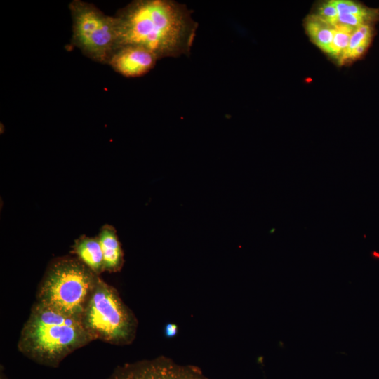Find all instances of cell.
<instances>
[{
    "label": "cell",
    "instance_id": "cell-1",
    "mask_svg": "<svg viewBox=\"0 0 379 379\" xmlns=\"http://www.w3.org/2000/svg\"><path fill=\"white\" fill-rule=\"evenodd\" d=\"M114 16L118 48L140 46L158 60L189 55L198 28L187 6L173 0H135Z\"/></svg>",
    "mask_w": 379,
    "mask_h": 379
},
{
    "label": "cell",
    "instance_id": "cell-11",
    "mask_svg": "<svg viewBox=\"0 0 379 379\" xmlns=\"http://www.w3.org/2000/svg\"><path fill=\"white\" fill-rule=\"evenodd\" d=\"M354 28L337 25L335 26L333 38L331 46L330 55L340 61L345 54Z\"/></svg>",
    "mask_w": 379,
    "mask_h": 379
},
{
    "label": "cell",
    "instance_id": "cell-7",
    "mask_svg": "<svg viewBox=\"0 0 379 379\" xmlns=\"http://www.w3.org/2000/svg\"><path fill=\"white\" fill-rule=\"evenodd\" d=\"M157 58L148 50L136 46L119 47L107 65L126 77H138L149 72L156 65Z\"/></svg>",
    "mask_w": 379,
    "mask_h": 379
},
{
    "label": "cell",
    "instance_id": "cell-14",
    "mask_svg": "<svg viewBox=\"0 0 379 379\" xmlns=\"http://www.w3.org/2000/svg\"><path fill=\"white\" fill-rule=\"evenodd\" d=\"M316 15L334 27L338 24V12L333 0L322 3L317 8Z\"/></svg>",
    "mask_w": 379,
    "mask_h": 379
},
{
    "label": "cell",
    "instance_id": "cell-2",
    "mask_svg": "<svg viewBox=\"0 0 379 379\" xmlns=\"http://www.w3.org/2000/svg\"><path fill=\"white\" fill-rule=\"evenodd\" d=\"M93 340L79 319L36 302L21 330L18 348L35 361L55 366Z\"/></svg>",
    "mask_w": 379,
    "mask_h": 379
},
{
    "label": "cell",
    "instance_id": "cell-10",
    "mask_svg": "<svg viewBox=\"0 0 379 379\" xmlns=\"http://www.w3.org/2000/svg\"><path fill=\"white\" fill-rule=\"evenodd\" d=\"M305 27L312 41L324 52L330 54L335 27L314 14L307 16Z\"/></svg>",
    "mask_w": 379,
    "mask_h": 379
},
{
    "label": "cell",
    "instance_id": "cell-12",
    "mask_svg": "<svg viewBox=\"0 0 379 379\" xmlns=\"http://www.w3.org/2000/svg\"><path fill=\"white\" fill-rule=\"evenodd\" d=\"M338 13H348L373 22L376 20V11L368 8L359 3L349 0H333Z\"/></svg>",
    "mask_w": 379,
    "mask_h": 379
},
{
    "label": "cell",
    "instance_id": "cell-4",
    "mask_svg": "<svg viewBox=\"0 0 379 379\" xmlns=\"http://www.w3.org/2000/svg\"><path fill=\"white\" fill-rule=\"evenodd\" d=\"M80 321L95 340L116 345L134 340L138 320L118 291L100 277L86 304Z\"/></svg>",
    "mask_w": 379,
    "mask_h": 379
},
{
    "label": "cell",
    "instance_id": "cell-8",
    "mask_svg": "<svg viewBox=\"0 0 379 379\" xmlns=\"http://www.w3.org/2000/svg\"><path fill=\"white\" fill-rule=\"evenodd\" d=\"M98 238L102 251L105 271H119L124 264V253L115 229L105 225L100 230Z\"/></svg>",
    "mask_w": 379,
    "mask_h": 379
},
{
    "label": "cell",
    "instance_id": "cell-6",
    "mask_svg": "<svg viewBox=\"0 0 379 379\" xmlns=\"http://www.w3.org/2000/svg\"><path fill=\"white\" fill-rule=\"evenodd\" d=\"M108 379H208L200 371L177 364L165 357H158L117 368Z\"/></svg>",
    "mask_w": 379,
    "mask_h": 379
},
{
    "label": "cell",
    "instance_id": "cell-13",
    "mask_svg": "<svg viewBox=\"0 0 379 379\" xmlns=\"http://www.w3.org/2000/svg\"><path fill=\"white\" fill-rule=\"evenodd\" d=\"M373 31L371 25L368 24L356 28L351 35L348 47L340 62L347 60L349 55L359 46L364 44L370 45Z\"/></svg>",
    "mask_w": 379,
    "mask_h": 379
},
{
    "label": "cell",
    "instance_id": "cell-15",
    "mask_svg": "<svg viewBox=\"0 0 379 379\" xmlns=\"http://www.w3.org/2000/svg\"><path fill=\"white\" fill-rule=\"evenodd\" d=\"M164 333L166 337L173 338L178 333V326L173 323H168L166 324Z\"/></svg>",
    "mask_w": 379,
    "mask_h": 379
},
{
    "label": "cell",
    "instance_id": "cell-3",
    "mask_svg": "<svg viewBox=\"0 0 379 379\" xmlns=\"http://www.w3.org/2000/svg\"><path fill=\"white\" fill-rule=\"evenodd\" d=\"M98 277L77 258H58L41 279L36 302L80 320Z\"/></svg>",
    "mask_w": 379,
    "mask_h": 379
},
{
    "label": "cell",
    "instance_id": "cell-5",
    "mask_svg": "<svg viewBox=\"0 0 379 379\" xmlns=\"http://www.w3.org/2000/svg\"><path fill=\"white\" fill-rule=\"evenodd\" d=\"M72 20V44L88 58L107 65L118 48L115 16L104 13L94 4L81 0L69 3Z\"/></svg>",
    "mask_w": 379,
    "mask_h": 379
},
{
    "label": "cell",
    "instance_id": "cell-9",
    "mask_svg": "<svg viewBox=\"0 0 379 379\" xmlns=\"http://www.w3.org/2000/svg\"><path fill=\"white\" fill-rule=\"evenodd\" d=\"M72 253L97 275L105 271L102 251L98 237H80L72 246Z\"/></svg>",
    "mask_w": 379,
    "mask_h": 379
}]
</instances>
